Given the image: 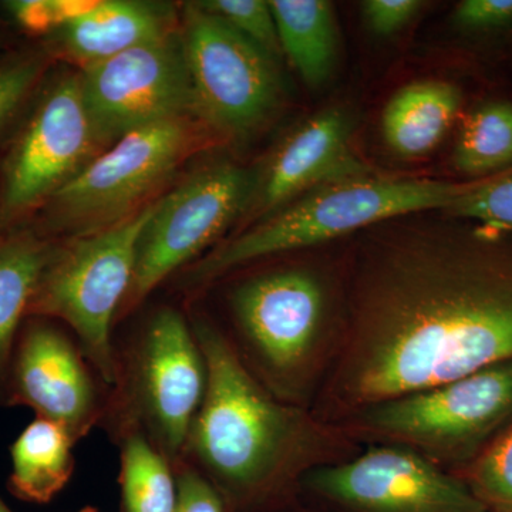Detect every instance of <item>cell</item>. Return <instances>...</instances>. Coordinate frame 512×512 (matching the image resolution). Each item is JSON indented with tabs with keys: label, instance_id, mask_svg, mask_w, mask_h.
Masks as SVG:
<instances>
[{
	"label": "cell",
	"instance_id": "cell-16",
	"mask_svg": "<svg viewBox=\"0 0 512 512\" xmlns=\"http://www.w3.org/2000/svg\"><path fill=\"white\" fill-rule=\"evenodd\" d=\"M177 30L170 5L101 0L92 12L60 26L55 32L56 43L64 55L86 67L134 47L157 42Z\"/></svg>",
	"mask_w": 512,
	"mask_h": 512
},
{
	"label": "cell",
	"instance_id": "cell-9",
	"mask_svg": "<svg viewBox=\"0 0 512 512\" xmlns=\"http://www.w3.org/2000/svg\"><path fill=\"white\" fill-rule=\"evenodd\" d=\"M254 184L247 168L214 164L156 201L138 239L133 279L124 299L128 308L143 302L168 276L214 244L251 202Z\"/></svg>",
	"mask_w": 512,
	"mask_h": 512
},
{
	"label": "cell",
	"instance_id": "cell-32",
	"mask_svg": "<svg viewBox=\"0 0 512 512\" xmlns=\"http://www.w3.org/2000/svg\"><path fill=\"white\" fill-rule=\"evenodd\" d=\"M79 512H99V510H96L92 505H87V507L82 508Z\"/></svg>",
	"mask_w": 512,
	"mask_h": 512
},
{
	"label": "cell",
	"instance_id": "cell-31",
	"mask_svg": "<svg viewBox=\"0 0 512 512\" xmlns=\"http://www.w3.org/2000/svg\"><path fill=\"white\" fill-rule=\"evenodd\" d=\"M0 512H13L8 507V504H6L5 501H3L2 497H0Z\"/></svg>",
	"mask_w": 512,
	"mask_h": 512
},
{
	"label": "cell",
	"instance_id": "cell-14",
	"mask_svg": "<svg viewBox=\"0 0 512 512\" xmlns=\"http://www.w3.org/2000/svg\"><path fill=\"white\" fill-rule=\"evenodd\" d=\"M316 493L360 512H485L471 488L403 448H375L306 477Z\"/></svg>",
	"mask_w": 512,
	"mask_h": 512
},
{
	"label": "cell",
	"instance_id": "cell-3",
	"mask_svg": "<svg viewBox=\"0 0 512 512\" xmlns=\"http://www.w3.org/2000/svg\"><path fill=\"white\" fill-rule=\"evenodd\" d=\"M461 185L370 175L322 185L195 261L184 284L204 286L256 259L313 247L417 212L444 211Z\"/></svg>",
	"mask_w": 512,
	"mask_h": 512
},
{
	"label": "cell",
	"instance_id": "cell-4",
	"mask_svg": "<svg viewBox=\"0 0 512 512\" xmlns=\"http://www.w3.org/2000/svg\"><path fill=\"white\" fill-rule=\"evenodd\" d=\"M116 350L119 372L103 420L114 439L141 431L177 466L208 387L207 360L191 320L164 306L128 348Z\"/></svg>",
	"mask_w": 512,
	"mask_h": 512
},
{
	"label": "cell",
	"instance_id": "cell-13",
	"mask_svg": "<svg viewBox=\"0 0 512 512\" xmlns=\"http://www.w3.org/2000/svg\"><path fill=\"white\" fill-rule=\"evenodd\" d=\"M89 360L70 330L43 316H28L13 346L0 404L29 407L40 419L55 421L74 444L106 413Z\"/></svg>",
	"mask_w": 512,
	"mask_h": 512
},
{
	"label": "cell",
	"instance_id": "cell-24",
	"mask_svg": "<svg viewBox=\"0 0 512 512\" xmlns=\"http://www.w3.org/2000/svg\"><path fill=\"white\" fill-rule=\"evenodd\" d=\"M200 8L228 23L266 55L278 60L282 56L274 12L264 0H205L195 2Z\"/></svg>",
	"mask_w": 512,
	"mask_h": 512
},
{
	"label": "cell",
	"instance_id": "cell-2",
	"mask_svg": "<svg viewBox=\"0 0 512 512\" xmlns=\"http://www.w3.org/2000/svg\"><path fill=\"white\" fill-rule=\"evenodd\" d=\"M208 367V387L184 457L225 503L255 500L274 490L295 464L302 419L259 382L220 328L191 319Z\"/></svg>",
	"mask_w": 512,
	"mask_h": 512
},
{
	"label": "cell",
	"instance_id": "cell-1",
	"mask_svg": "<svg viewBox=\"0 0 512 512\" xmlns=\"http://www.w3.org/2000/svg\"><path fill=\"white\" fill-rule=\"evenodd\" d=\"M508 359L512 234L416 225L366 249L333 379L345 406L367 409Z\"/></svg>",
	"mask_w": 512,
	"mask_h": 512
},
{
	"label": "cell",
	"instance_id": "cell-27",
	"mask_svg": "<svg viewBox=\"0 0 512 512\" xmlns=\"http://www.w3.org/2000/svg\"><path fill=\"white\" fill-rule=\"evenodd\" d=\"M177 503L174 512H228L227 503L215 485L187 461L174 467Z\"/></svg>",
	"mask_w": 512,
	"mask_h": 512
},
{
	"label": "cell",
	"instance_id": "cell-12",
	"mask_svg": "<svg viewBox=\"0 0 512 512\" xmlns=\"http://www.w3.org/2000/svg\"><path fill=\"white\" fill-rule=\"evenodd\" d=\"M84 103L100 143L194 114L181 29L79 73Z\"/></svg>",
	"mask_w": 512,
	"mask_h": 512
},
{
	"label": "cell",
	"instance_id": "cell-15",
	"mask_svg": "<svg viewBox=\"0 0 512 512\" xmlns=\"http://www.w3.org/2000/svg\"><path fill=\"white\" fill-rule=\"evenodd\" d=\"M352 124L345 110L328 109L293 130L255 177L251 200L256 211L268 217L322 185L369 177L353 153Z\"/></svg>",
	"mask_w": 512,
	"mask_h": 512
},
{
	"label": "cell",
	"instance_id": "cell-8",
	"mask_svg": "<svg viewBox=\"0 0 512 512\" xmlns=\"http://www.w3.org/2000/svg\"><path fill=\"white\" fill-rule=\"evenodd\" d=\"M100 144L79 73L47 87L13 140L0 170V235L19 228L90 163Z\"/></svg>",
	"mask_w": 512,
	"mask_h": 512
},
{
	"label": "cell",
	"instance_id": "cell-6",
	"mask_svg": "<svg viewBox=\"0 0 512 512\" xmlns=\"http://www.w3.org/2000/svg\"><path fill=\"white\" fill-rule=\"evenodd\" d=\"M180 29L194 116L237 140L261 130L284 92L276 60L195 2L184 6Z\"/></svg>",
	"mask_w": 512,
	"mask_h": 512
},
{
	"label": "cell",
	"instance_id": "cell-29",
	"mask_svg": "<svg viewBox=\"0 0 512 512\" xmlns=\"http://www.w3.org/2000/svg\"><path fill=\"white\" fill-rule=\"evenodd\" d=\"M423 8L419 0H366L362 3L366 25L377 36H392L412 22Z\"/></svg>",
	"mask_w": 512,
	"mask_h": 512
},
{
	"label": "cell",
	"instance_id": "cell-18",
	"mask_svg": "<svg viewBox=\"0 0 512 512\" xmlns=\"http://www.w3.org/2000/svg\"><path fill=\"white\" fill-rule=\"evenodd\" d=\"M56 249L30 229L0 235V400L13 346Z\"/></svg>",
	"mask_w": 512,
	"mask_h": 512
},
{
	"label": "cell",
	"instance_id": "cell-26",
	"mask_svg": "<svg viewBox=\"0 0 512 512\" xmlns=\"http://www.w3.org/2000/svg\"><path fill=\"white\" fill-rule=\"evenodd\" d=\"M42 56L16 57L0 64V131L18 114L45 72Z\"/></svg>",
	"mask_w": 512,
	"mask_h": 512
},
{
	"label": "cell",
	"instance_id": "cell-5",
	"mask_svg": "<svg viewBox=\"0 0 512 512\" xmlns=\"http://www.w3.org/2000/svg\"><path fill=\"white\" fill-rule=\"evenodd\" d=\"M154 207L156 202L113 227L57 247L30 303L28 316H43L69 328L110 390L119 372L114 318L130 289L138 239Z\"/></svg>",
	"mask_w": 512,
	"mask_h": 512
},
{
	"label": "cell",
	"instance_id": "cell-28",
	"mask_svg": "<svg viewBox=\"0 0 512 512\" xmlns=\"http://www.w3.org/2000/svg\"><path fill=\"white\" fill-rule=\"evenodd\" d=\"M454 25L470 35H495L512 29V0H463L453 13Z\"/></svg>",
	"mask_w": 512,
	"mask_h": 512
},
{
	"label": "cell",
	"instance_id": "cell-20",
	"mask_svg": "<svg viewBox=\"0 0 512 512\" xmlns=\"http://www.w3.org/2000/svg\"><path fill=\"white\" fill-rule=\"evenodd\" d=\"M282 55L303 82L320 87L328 82L338 57V26L325 0H271Z\"/></svg>",
	"mask_w": 512,
	"mask_h": 512
},
{
	"label": "cell",
	"instance_id": "cell-19",
	"mask_svg": "<svg viewBox=\"0 0 512 512\" xmlns=\"http://www.w3.org/2000/svg\"><path fill=\"white\" fill-rule=\"evenodd\" d=\"M73 446L62 426L36 417L10 447V493L26 503H50L73 476Z\"/></svg>",
	"mask_w": 512,
	"mask_h": 512
},
{
	"label": "cell",
	"instance_id": "cell-17",
	"mask_svg": "<svg viewBox=\"0 0 512 512\" xmlns=\"http://www.w3.org/2000/svg\"><path fill=\"white\" fill-rule=\"evenodd\" d=\"M461 100L460 89L453 83L420 80L406 84L384 107V143L406 160L427 156L453 124Z\"/></svg>",
	"mask_w": 512,
	"mask_h": 512
},
{
	"label": "cell",
	"instance_id": "cell-22",
	"mask_svg": "<svg viewBox=\"0 0 512 512\" xmlns=\"http://www.w3.org/2000/svg\"><path fill=\"white\" fill-rule=\"evenodd\" d=\"M453 165L458 173L480 180L512 170L510 101H487L468 114L454 147Z\"/></svg>",
	"mask_w": 512,
	"mask_h": 512
},
{
	"label": "cell",
	"instance_id": "cell-23",
	"mask_svg": "<svg viewBox=\"0 0 512 512\" xmlns=\"http://www.w3.org/2000/svg\"><path fill=\"white\" fill-rule=\"evenodd\" d=\"M444 214L512 234V170L461 185Z\"/></svg>",
	"mask_w": 512,
	"mask_h": 512
},
{
	"label": "cell",
	"instance_id": "cell-11",
	"mask_svg": "<svg viewBox=\"0 0 512 512\" xmlns=\"http://www.w3.org/2000/svg\"><path fill=\"white\" fill-rule=\"evenodd\" d=\"M511 416L512 359L362 412L376 433L451 458L473 453Z\"/></svg>",
	"mask_w": 512,
	"mask_h": 512
},
{
	"label": "cell",
	"instance_id": "cell-33",
	"mask_svg": "<svg viewBox=\"0 0 512 512\" xmlns=\"http://www.w3.org/2000/svg\"><path fill=\"white\" fill-rule=\"evenodd\" d=\"M493 512H503V511H493Z\"/></svg>",
	"mask_w": 512,
	"mask_h": 512
},
{
	"label": "cell",
	"instance_id": "cell-10",
	"mask_svg": "<svg viewBox=\"0 0 512 512\" xmlns=\"http://www.w3.org/2000/svg\"><path fill=\"white\" fill-rule=\"evenodd\" d=\"M235 329L266 389L291 392L311 365L325 322V289L288 268L245 279L229 295Z\"/></svg>",
	"mask_w": 512,
	"mask_h": 512
},
{
	"label": "cell",
	"instance_id": "cell-30",
	"mask_svg": "<svg viewBox=\"0 0 512 512\" xmlns=\"http://www.w3.org/2000/svg\"><path fill=\"white\" fill-rule=\"evenodd\" d=\"M20 28L33 33L59 29L53 0H16L6 3Z\"/></svg>",
	"mask_w": 512,
	"mask_h": 512
},
{
	"label": "cell",
	"instance_id": "cell-21",
	"mask_svg": "<svg viewBox=\"0 0 512 512\" xmlns=\"http://www.w3.org/2000/svg\"><path fill=\"white\" fill-rule=\"evenodd\" d=\"M116 440L123 512H174L177 481L173 464L141 431H126Z\"/></svg>",
	"mask_w": 512,
	"mask_h": 512
},
{
	"label": "cell",
	"instance_id": "cell-25",
	"mask_svg": "<svg viewBox=\"0 0 512 512\" xmlns=\"http://www.w3.org/2000/svg\"><path fill=\"white\" fill-rule=\"evenodd\" d=\"M471 491L494 511L512 512V426L478 458Z\"/></svg>",
	"mask_w": 512,
	"mask_h": 512
},
{
	"label": "cell",
	"instance_id": "cell-7",
	"mask_svg": "<svg viewBox=\"0 0 512 512\" xmlns=\"http://www.w3.org/2000/svg\"><path fill=\"white\" fill-rule=\"evenodd\" d=\"M194 144L187 119L134 131L93 158L53 195L50 227L73 238L113 227L177 170Z\"/></svg>",
	"mask_w": 512,
	"mask_h": 512
}]
</instances>
